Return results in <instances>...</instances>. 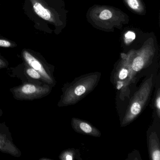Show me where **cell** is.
<instances>
[{
  "label": "cell",
  "instance_id": "6da1fadb",
  "mask_svg": "<svg viewBox=\"0 0 160 160\" xmlns=\"http://www.w3.org/2000/svg\"><path fill=\"white\" fill-rule=\"evenodd\" d=\"M99 72L89 73L76 78L62 88V94L58 103L59 107L73 105L78 103L97 87L101 78Z\"/></svg>",
  "mask_w": 160,
  "mask_h": 160
},
{
  "label": "cell",
  "instance_id": "7a4b0ae2",
  "mask_svg": "<svg viewBox=\"0 0 160 160\" xmlns=\"http://www.w3.org/2000/svg\"><path fill=\"white\" fill-rule=\"evenodd\" d=\"M153 86V76L151 75L140 85L131 99L121 123L122 127L132 123L142 112L148 102Z\"/></svg>",
  "mask_w": 160,
  "mask_h": 160
},
{
  "label": "cell",
  "instance_id": "3957f363",
  "mask_svg": "<svg viewBox=\"0 0 160 160\" xmlns=\"http://www.w3.org/2000/svg\"><path fill=\"white\" fill-rule=\"evenodd\" d=\"M53 87L45 83L23 82L22 85L10 89L14 98L19 101H33L47 96Z\"/></svg>",
  "mask_w": 160,
  "mask_h": 160
},
{
  "label": "cell",
  "instance_id": "277c9868",
  "mask_svg": "<svg viewBox=\"0 0 160 160\" xmlns=\"http://www.w3.org/2000/svg\"><path fill=\"white\" fill-rule=\"evenodd\" d=\"M132 59L130 58L123 59L114 74V85L122 93L126 91L130 84L134 81L131 69Z\"/></svg>",
  "mask_w": 160,
  "mask_h": 160
},
{
  "label": "cell",
  "instance_id": "5b68a950",
  "mask_svg": "<svg viewBox=\"0 0 160 160\" xmlns=\"http://www.w3.org/2000/svg\"><path fill=\"white\" fill-rule=\"evenodd\" d=\"M0 151L18 158L22 155L20 150L14 143L12 133L5 122L0 123Z\"/></svg>",
  "mask_w": 160,
  "mask_h": 160
},
{
  "label": "cell",
  "instance_id": "8992f818",
  "mask_svg": "<svg viewBox=\"0 0 160 160\" xmlns=\"http://www.w3.org/2000/svg\"><path fill=\"white\" fill-rule=\"evenodd\" d=\"M23 56L27 64L39 72L42 76L46 83L52 87L56 85V82L53 76V72H51L49 67L28 51H24Z\"/></svg>",
  "mask_w": 160,
  "mask_h": 160
},
{
  "label": "cell",
  "instance_id": "52a82bcc",
  "mask_svg": "<svg viewBox=\"0 0 160 160\" xmlns=\"http://www.w3.org/2000/svg\"><path fill=\"white\" fill-rule=\"evenodd\" d=\"M71 125L73 130L78 133L94 137L99 138L102 133L88 122L77 118H72Z\"/></svg>",
  "mask_w": 160,
  "mask_h": 160
},
{
  "label": "cell",
  "instance_id": "ba28073f",
  "mask_svg": "<svg viewBox=\"0 0 160 160\" xmlns=\"http://www.w3.org/2000/svg\"><path fill=\"white\" fill-rule=\"evenodd\" d=\"M150 58V54H148L147 52H143L132 59L131 69L134 78H135L138 73L148 66Z\"/></svg>",
  "mask_w": 160,
  "mask_h": 160
},
{
  "label": "cell",
  "instance_id": "9c48e42d",
  "mask_svg": "<svg viewBox=\"0 0 160 160\" xmlns=\"http://www.w3.org/2000/svg\"><path fill=\"white\" fill-rule=\"evenodd\" d=\"M23 72V74L15 73L13 74L15 75L18 78L21 76L23 75V76L19 78L23 80V81H24V82L45 83L41 74L28 64L24 68V72Z\"/></svg>",
  "mask_w": 160,
  "mask_h": 160
},
{
  "label": "cell",
  "instance_id": "30bf717a",
  "mask_svg": "<svg viewBox=\"0 0 160 160\" xmlns=\"http://www.w3.org/2000/svg\"><path fill=\"white\" fill-rule=\"evenodd\" d=\"M148 152L151 160H160V141L155 132H152L149 136Z\"/></svg>",
  "mask_w": 160,
  "mask_h": 160
},
{
  "label": "cell",
  "instance_id": "8fae6325",
  "mask_svg": "<svg viewBox=\"0 0 160 160\" xmlns=\"http://www.w3.org/2000/svg\"><path fill=\"white\" fill-rule=\"evenodd\" d=\"M33 9L35 13L40 17L46 20L51 19V13L48 9H46L39 2H36L33 5Z\"/></svg>",
  "mask_w": 160,
  "mask_h": 160
},
{
  "label": "cell",
  "instance_id": "7c38bea8",
  "mask_svg": "<svg viewBox=\"0 0 160 160\" xmlns=\"http://www.w3.org/2000/svg\"><path fill=\"white\" fill-rule=\"evenodd\" d=\"M78 153L77 150L68 149L62 152L59 158L61 160H73L77 157Z\"/></svg>",
  "mask_w": 160,
  "mask_h": 160
},
{
  "label": "cell",
  "instance_id": "4fadbf2b",
  "mask_svg": "<svg viewBox=\"0 0 160 160\" xmlns=\"http://www.w3.org/2000/svg\"><path fill=\"white\" fill-rule=\"evenodd\" d=\"M154 108L158 118H160V88L157 90L156 94L154 98Z\"/></svg>",
  "mask_w": 160,
  "mask_h": 160
},
{
  "label": "cell",
  "instance_id": "5bb4252c",
  "mask_svg": "<svg viewBox=\"0 0 160 160\" xmlns=\"http://www.w3.org/2000/svg\"><path fill=\"white\" fill-rule=\"evenodd\" d=\"M112 16L111 12L109 10H104L102 11L100 13L99 17L102 20H107L111 18Z\"/></svg>",
  "mask_w": 160,
  "mask_h": 160
},
{
  "label": "cell",
  "instance_id": "9a60e30c",
  "mask_svg": "<svg viewBox=\"0 0 160 160\" xmlns=\"http://www.w3.org/2000/svg\"><path fill=\"white\" fill-rule=\"evenodd\" d=\"M136 35L134 32L132 31H128L125 34V42L127 43L131 42L135 39Z\"/></svg>",
  "mask_w": 160,
  "mask_h": 160
},
{
  "label": "cell",
  "instance_id": "2e32d148",
  "mask_svg": "<svg viewBox=\"0 0 160 160\" xmlns=\"http://www.w3.org/2000/svg\"><path fill=\"white\" fill-rule=\"evenodd\" d=\"M127 2L130 8L137 10L139 8V3L138 0H127Z\"/></svg>",
  "mask_w": 160,
  "mask_h": 160
},
{
  "label": "cell",
  "instance_id": "e0dca14e",
  "mask_svg": "<svg viewBox=\"0 0 160 160\" xmlns=\"http://www.w3.org/2000/svg\"><path fill=\"white\" fill-rule=\"evenodd\" d=\"M11 43L8 41L5 40H0V47L8 48L11 47Z\"/></svg>",
  "mask_w": 160,
  "mask_h": 160
},
{
  "label": "cell",
  "instance_id": "ac0fdd59",
  "mask_svg": "<svg viewBox=\"0 0 160 160\" xmlns=\"http://www.w3.org/2000/svg\"><path fill=\"white\" fill-rule=\"evenodd\" d=\"M7 64L3 61L0 59V69H2V68H5L7 67Z\"/></svg>",
  "mask_w": 160,
  "mask_h": 160
},
{
  "label": "cell",
  "instance_id": "d6986e66",
  "mask_svg": "<svg viewBox=\"0 0 160 160\" xmlns=\"http://www.w3.org/2000/svg\"><path fill=\"white\" fill-rule=\"evenodd\" d=\"M50 160L51 159H49V158H41V159H39V160Z\"/></svg>",
  "mask_w": 160,
  "mask_h": 160
},
{
  "label": "cell",
  "instance_id": "ffe728a7",
  "mask_svg": "<svg viewBox=\"0 0 160 160\" xmlns=\"http://www.w3.org/2000/svg\"><path fill=\"white\" fill-rule=\"evenodd\" d=\"M2 113H3L2 110L0 108V117H1V116H2Z\"/></svg>",
  "mask_w": 160,
  "mask_h": 160
}]
</instances>
